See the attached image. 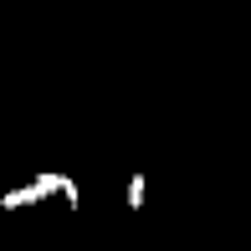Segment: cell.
Here are the masks:
<instances>
[{"mask_svg": "<svg viewBox=\"0 0 251 251\" xmlns=\"http://www.w3.org/2000/svg\"><path fill=\"white\" fill-rule=\"evenodd\" d=\"M123 200H128L133 210H144V169H133V179H128V190H123Z\"/></svg>", "mask_w": 251, "mask_h": 251, "instance_id": "obj_2", "label": "cell"}, {"mask_svg": "<svg viewBox=\"0 0 251 251\" xmlns=\"http://www.w3.org/2000/svg\"><path fill=\"white\" fill-rule=\"evenodd\" d=\"M36 200H41L36 185H21V190H5V195H0V210H21V205H36Z\"/></svg>", "mask_w": 251, "mask_h": 251, "instance_id": "obj_1", "label": "cell"}, {"mask_svg": "<svg viewBox=\"0 0 251 251\" xmlns=\"http://www.w3.org/2000/svg\"><path fill=\"white\" fill-rule=\"evenodd\" d=\"M62 200H67V210H82V190H77L72 175H62Z\"/></svg>", "mask_w": 251, "mask_h": 251, "instance_id": "obj_3", "label": "cell"}]
</instances>
